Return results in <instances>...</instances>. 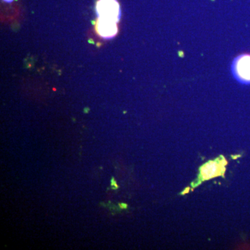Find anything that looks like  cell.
Masks as SVG:
<instances>
[{"label": "cell", "mask_w": 250, "mask_h": 250, "mask_svg": "<svg viewBox=\"0 0 250 250\" xmlns=\"http://www.w3.org/2000/svg\"><path fill=\"white\" fill-rule=\"evenodd\" d=\"M98 19L118 23L121 19V7L117 0H98L96 4Z\"/></svg>", "instance_id": "1"}, {"label": "cell", "mask_w": 250, "mask_h": 250, "mask_svg": "<svg viewBox=\"0 0 250 250\" xmlns=\"http://www.w3.org/2000/svg\"><path fill=\"white\" fill-rule=\"evenodd\" d=\"M233 72L236 78L243 83H250V55L243 54L233 62Z\"/></svg>", "instance_id": "2"}, {"label": "cell", "mask_w": 250, "mask_h": 250, "mask_svg": "<svg viewBox=\"0 0 250 250\" xmlns=\"http://www.w3.org/2000/svg\"><path fill=\"white\" fill-rule=\"evenodd\" d=\"M96 29L99 35L105 39H112L118 33L117 23L100 19L97 21Z\"/></svg>", "instance_id": "3"}, {"label": "cell", "mask_w": 250, "mask_h": 250, "mask_svg": "<svg viewBox=\"0 0 250 250\" xmlns=\"http://www.w3.org/2000/svg\"><path fill=\"white\" fill-rule=\"evenodd\" d=\"M225 164L222 163L219 164L217 161H210L206 164L201 169V174L203 179L206 180L223 174L225 172Z\"/></svg>", "instance_id": "4"}, {"label": "cell", "mask_w": 250, "mask_h": 250, "mask_svg": "<svg viewBox=\"0 0 250 250\" xmlns=\"http://www.w3.org/2000/svg\"><path fill=\"white\" fill-rule=\"evenodd\" d=\"M111 188L113 189V190H117V189L119 188V187H118V184H117L116 179H115L114 177L111 179Z\"/></svg>", "instance_id": "5"}, {"label": "cell", "mask_w": 250, "mask_h": 250, "mask_svg": "<svg viewBox=\"0 0 250 250\" xmlns=\"http://www.w3.org/2000/svg\"><path fill=\"white\" fill-rule=\"evenodd\" d=\"M120 207L122 208V209H126L127 208V205L125 203H120L119 204Z\"/></svg>", "instance_id": "6"}, {"label": "cell", "mask_w": 250, "mask_h": 250, "mask_svg": "<svg viewBox=\"0 0 250 250\" xmlns=\"http://www.w3.org/2000/svg\"><path fill=\"white\" fill-rule=\"evenodd\" d=\"M4 1H8V2H11V1H14V0H4Z\"/></svg>", "instance_id": "7"}]
</instances>
